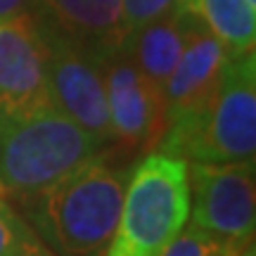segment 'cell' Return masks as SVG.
<instances>
[{
  "instance_id": "1",
  "label": "cell",
  "mask_w": 256,
  "mask_h": 256,
  "mask_svg": "<svg viewBox=\"0 0 256 256\" xmlns=\"http://www.w3.org/2000/svg\"><path fill=\"white\" fill-rule=\"evenodd\" d=\"M128 174L90 156L55 185L31 194L34 220L62 256H100L116 230Z\"/></svg>"
},
{
  "instance_id": "2",
  "label": "cell",
  "mask_w": 256,
  "mask_h": 256,
  "mask_svg": "<svg viewBox=\"0 0 256 256\" xmlns=\"http://www.w3.org/2000/svg\"><path fill=\"white\" fill-rule=\"evenodd\" d=\"M190 218L188 162L152 152L126 183L119 223L104 256H159Z\"/></svg>"
},
{
  "instance_id": "3",
  "label": "cell",
  "mask_w": 256,
  "mask_h": 256,
  "mask_svg": "<svg viewBox=\"0 0 256 256\" xmlns=\"http://www.w3.org/2000/svg\"><path fill=\"white\" fill-rule=\"evenodd\" d=\"M100 145L57 104L24 119L0 121V183L5 192L31 197L95 156Z\"/></svg>"
},
{
  "instance_id": "4",
  "label": "cell",
  "mask_w": 256,
  "mask_h": 256,
  "mask_svg": "<svg viewBox=\"0 0 256 256\" xmlns=\"http://www.w3.org/2000/svg\"><path fill=\"white\" fill-rule=\"evenodd\" d=\"M256 154V55H230L220 72L209 112L183 142L178 156L190 162L232 164Z\"/></svg>"
},
{
  "instance_id": "5",
  "label": "cell",
  "mask_w": 256,
  "mask_h": 256,
  "mask_svg": "<svg viewBox=\"0 0 256 256\" xmlns=\"http://www.w3.org/2000/svg\"><path fill=\"white\" fill-rule=\"evenodd\" d=\"M190 223L228 256H254V162H192Z\"/></svg>"
},
{
  "instance_id": "6",
  "label": "cell",
  "mask_w": 256,
  "mask_h": 256,
  "mask_svg": "<svg viewBox=\"0 0 256 256\" xmlns=\"http://www.w3.org/2000/svg\"><path fill=\"white\" fill-rule=\"evenodd\" d=\"M228 57L218 38L202 22L192 19L180 60L164 86L166 133L159 142V152L178 156L183 142L209 112Z\"/></svg>"
},
{
  "instance_id": "7",
  "label": "cell",
  "mask_w": 256,
  "mask_h": 256,
  "mask_svg": "<svg viewBox=\"0 0 256 256\" xmlns=\"http://www.w3.org/2000/svg\"><path fill=\"white\" fill-rule=\"evenodd\" d=\"M55 107L48 40L34 10L0 17V121H17Z\"/></svg>"
},
{
  "instance_id": "8",
  "label": "cell",
  "mask_w": 256,
  "mask_h": 256,
  "mask_svg": "<svg viewBox=\"0 0 256 256\" xmlns=\"http://www.w3.org/2000/svg\"><path fill=\"white\" fill-rule=\"evenodd\" d=\"M100 72L112 140L136 152L159 147L166 133L164 90L142 76L126 46L102 57Z\"/></svg>"
},
{
  "instance_id": "9",
  "label": "cell",
  "mask_w": 256,
  "mask_h": 256,
  "mask_svg": "<svg viewBox=\"0 0 256 256\" xmlns=\"http://www.w3.org/2000/svg\"><path fill=\"white\" fill-rule=\"evenodd\" d=\"M40 24L48 40V74L55 104L100 142L112 140L100 62L43 19Z\"/></svg>"
},
{
  "instance_id": "10",
  "label": "cell",
  "mask_w": 256,
  "mask_h": 256,
  "mask_svg": "<svg viewBox=\"0 0 256 256\" xmlns=\"http://www.w3.org/2000/svg\"><path fill=\"white\" fill-rule=\"evenodd\" d=\"M34 12L98 62L128 40L121 0H36Z\"/></svg>"
},
{
  "instance_id": "11",
  "label": "cell",
  "mask_w": 256,
  "mask_h": 256,
  "mask_svg": "<svg viewBox=\"0 0 256 256\" xmlns=\"http://www.w3.org/2000/svg\"><path fill=\"white\" fill-rule=\"evenodd\" d=\"M192 19L194 17L188 14L185 10L174 8L162 17L152 19L126 40V48L136 66L162 90L174 72L176 62L180 60Z\"/></svg>"
},
{
  "instance_id": "12",
  "label": "cell",
  "mask_w": 256,
  "mask_h": 256,
  "mask_svg": "<svg viewBox=\"0 0 256 256\" xmlns=\"http://www.w3.org/2000/svg\"><path fill=\"white\" fill-rule=\"evenodd\" d=\"M176 8L202 22L223 43L228 55L254 52L256 8L247 0H178Z\"/></svg>"
},
{
  "instance_id": "13",
  "label": "cell",
  "mask_w": 256,
  "mask_h": 256,
  "mask_svg": "<svg viewBox=\"0 0 256 256\" xmlns=\"http://www.w3.org/2000/svg\"><path fill=\"white\" fill-rule=\"evenodd\" d=\"M0 256H52L19 214L0 200Z\"/></svg>"
},
{
  "instance_id": "14",
  "label": "cell",
  "mask_w": 256,
  "mask_h": 256,
  "mask_svg": "<svg viewBox=\"0 0 256 256\" xmlns=\"http://www.w3.org/2000/svg\"><path fill=\"white\" fill-rule=\"evenodd\" d=\"M159 256H226V249L192 223H185L183 230L168 242V247Z\"/></svg>"
},
{
  "instance_id": "15",
  "label": "cell",
  "mask_w": 256,
  "mask_h": 256,
  "mask_svg": "<svg viewBox=\"0 0 256 256\" xmlns=\"http://www.w3.org/2000/svg\"><path fill=\"white\" fill-rule=\"evenodd\" d=\"M178 0H121L124 8V24H126V36L130 38L136 31L150 24L152 19L166 14L168 10L176 8Z\"/></svg>"
},
{
  "instance_id": "16",
  "label": "cell",
  "mask_w": 256,
  "mask_h": 256,
  "mask_svg": "<svg viewBox=\"0 0 256 256\" xmlns=\"http://www.w3.org/2000/svg\"><path fill=\"white\" fill-rule=\"evenodd\" d=\"M36 0H0V17L2 14H12V12H22V10H34Z\"/></svg>"
}]
</instances>
